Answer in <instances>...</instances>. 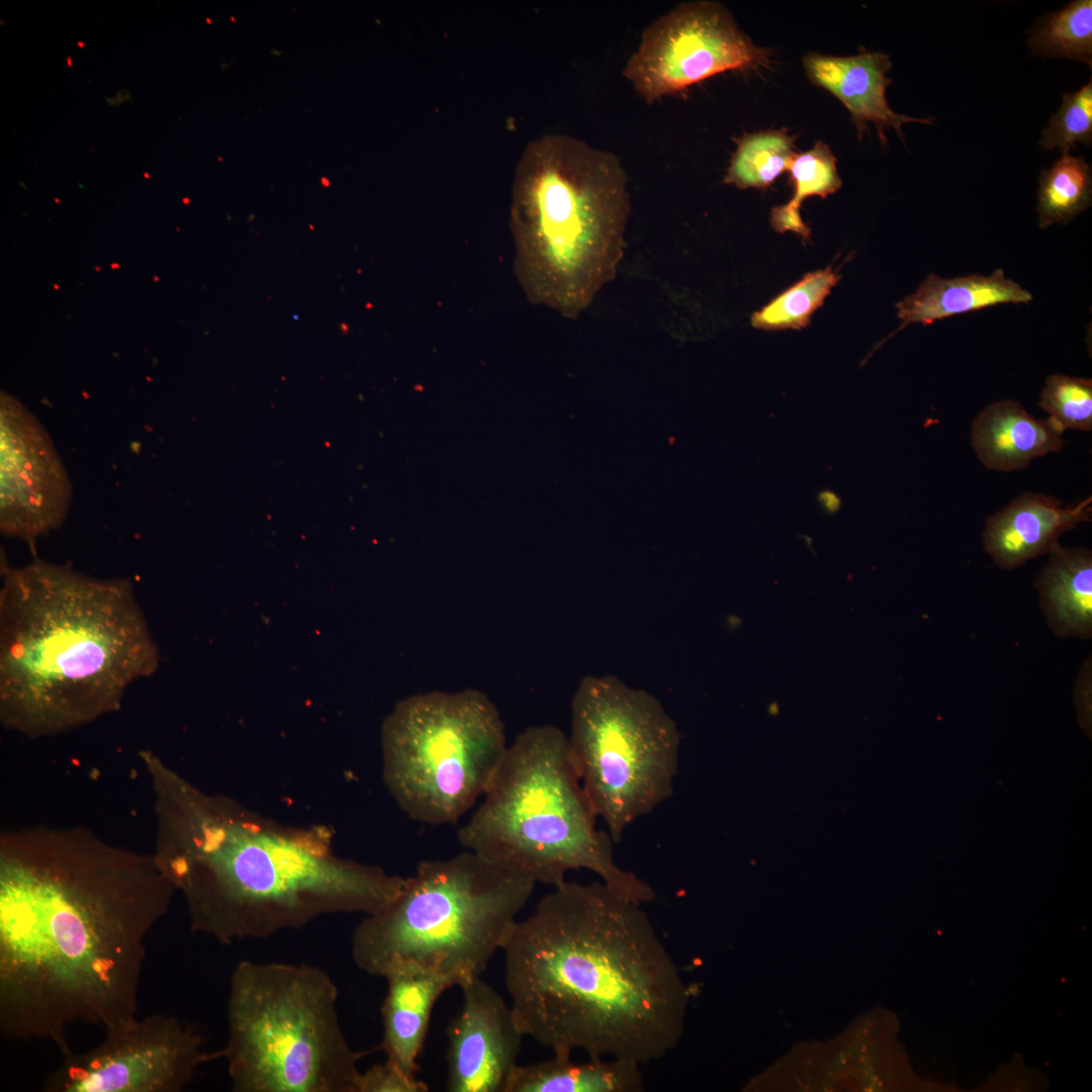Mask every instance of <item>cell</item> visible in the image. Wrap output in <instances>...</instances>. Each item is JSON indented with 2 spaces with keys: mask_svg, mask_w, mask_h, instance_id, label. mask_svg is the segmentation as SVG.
I'll use <instances>...</instances> for the list:
<instances>
[{
  "mask_svg": "<svg viewBox=\"0 0 1092 1092\" xmlns=\"http://www.w3.org/2000/svg\"><path fill=\"white\" fill-rule=\"evenodd\" d=\"M176 893L153 853L83 827L0 836V1031L63 1057L76 1023L135 1015L146 940Z\"/></svg>",
  "mask_w": 1092,
  "mask_h": 1092,
  "instance_id": "cell-1",
  "label": "cell"
},
{
  "mask_svg": "<svg viewBox=\"0 0 1092 1092\" xmlns=\"http://www.w3.org/2000/svg\"><path fill=\"white\" fill-rule=\"evenodd\" d=\"M512 1009L554 1056L646 1065L677 1044L689 991L641 904L602 881H564L503 949Z\"/></svg>",
  "mask_w": 1092,
  "mask_h": 1092,
  "instance_id": "cell-2",
  "label": "cell"
},
{
  "mask_svg": "<svg viewBox=\"0 0 1092 1092\" xmlns=\"http://www.w3.org/2000/svg\"><path fill=\"white\" fill-rule=\"evenodd\" d=\"M154 858L186 902L193 932L220 943L301 928L322 916L373 914L405 878L338 856L329 831L293 827L204 792L151 750Z\"/></svg>",
  "mask_w": 1092,
  "mask_h": 1092,
  "instance_id": "cell-3",
  "label": "cell"
},
{
  "mask_svg": "<svg viewBox=\"0 0 1092 1092\" xmlns=\"http://www.w3.org/2000/svg\"><path fill=\"white\" fill-rule=\"evenodd\" d=\"M0 589V720L29 738L119 709L156 672L159 649L132 585L41 560L5 567Z\"/></svg>",
  "mask_w": 1092,
  "mask_h": 1092,
  "instance_id": "cell-4",
  "label": "cell"
},
{
  "mask_svg": "<svg viewBox=\"0 0 1092 1092\" xmlns=\"http://www.w3.org/2000/svg\"><path fill=\"white\" fill-rule=\"evenodd\" d=\"M630 210L615 154L564 133L528 143L510 209L514 272L527 299L578 318L616 276Z\"/></svg>",
  "mask_w": 1092,
  "mask_h": 1092,
  "instance_id": "cell-5",
  "label": "cell"
},
{
  "mask_svg": "<svg viewBox=\"0 0 1092 1092\" xmlns=\"http://www.w3.org/2000/svg\"><path fill=\"white\" fill-rule=\"evenodd\" d=\"M483 799L458 830L460 845L536 884L558 886L568 872L587 870L621 896L652 901L651 886L619 867L609 833L581 786L568 737L534 726L508 746Z\"/></svg>",
  "mask_w": 1092,
  "mask_h": 1092,
  "instance_id": "cell-6",
  "label": "cell"
},
{
  "mask_svg": "<svg viewBox=\"0 0 1092 1092\" xmlns=\"http://www.w3.org/2000/svg\"><path fill=\"white\" fill-rule=\"evenodd\" d=\"M535 886L465 849L421 861L398 896L357 925L352 959L361 971L384 979L406 971L454 976L460 983L480 977Z\"/></svg>",
  "mask_w": 1092,
  "mask_h": 1092,
  "instance_id": "cell-7",
  "label": "cell"
},
{
  "mask_svg": "<svg viewBox=\"0 0 1092 1092\" xmlns=\"http://www.w3.org/2000/svg\"><path fill=\"white\" fill-rule=\"evenodd\" d=\"M338 988L306 964L241 961L228 997L225 1061L235 1092H359L361 1059L342 1029Z\"/></svg>",
  "mask_w": 1092,
  "mask_h": 1092,
  "instance_id": "cell-8",
  "label": "cell"
},
{
  "mask_svg": "<svg viewBox=\"0 0 1092 1092\" xmlns=\"http://www.w3.org/2000/svg\"><path fill=\"white\" fill-rule=\"evenodd\" d=\"M507 748L500 714L482 692L411 696L383 722V781L411 819L455 823L483 796Z\"/></svg>",
  "mask_w": 1092,
  "mask_h": 1092,
  "instance_id": "cell-9",
  "label": "cell"
},
{
  "mask_svg": "<svg viewBox=\"0 0 1092 1092\" xmlns=\"http://www.w3.org/2000/svg\"><path fill=\"white\" fill-rule=\"evenodd\" d=\"M568 742L581 786L614 842L672 796L680 733L648 692L616 676L582 678Z\"/></svg>",
  "mask_w": 1092,
  "mask_h": 1092,
  "instance_id": "cell-10",
  "label": "cell"
},
{
  "mask_svg": "<svg viewBox=\"0 0 1092 1092\" xmlns=\"http://www.w3.org/2000/svg\"><path fill=\"white\" fill-rule=\"evenodd\" d=\"M212 1060L201 1036L177 1017L122 1018L103 1040L63 1057L43 1085L48 1092H180Z\"/></svg>",
  "mask_w": 1092,
  "mask_h": 1092,
  "instance_id": "cell-11",
  "label": "cell"
},
{
  "mask_svg": "<svg viewBox=\"0 0 1092 1092\" xmlns=\"http://www.w3.org/2000/svg\"><path fill=\"white\" fill-rule=\"evenodd\" d=\"M768 61L769 51L754 44L723 5L689 1L644 29L623 76L651 104L717 74Z\"/></svg>",
  "mask_w": 1092,
  "mask_h": 1092,
  "instance_id": "cell-12",
  "label": "cell"
},
{
  "mask_svg": "<svg viewBox=\"0 0 1092 1092\" xmlns=\"http://www.w3.org/2000/svg\"><path fill=\"white\" fill-rule=\"evenodd\" d=\"M0 452L1 531L32 542L62 524L71 484L46 430L8 396L1 398Z\"/></svg>",
  "mask_w": 1092,
  "mask_h": 1092,
  "instance_id": "cell-13",
  "label": "cell"
},
{
  "mask_svg": "<svg viewBox=\"0 0 1092 1092\" xmlns=\"http://www.w3.org/2000/svg\"><path fill=\"white\" fill-rule=\"evenodd\" d=\"M460 1013L447 1026L450 1092H506L525 1036L512 1006L480 977L463 980Z\"/></svg>",
  "mask_w": 1092,
  "mask_h": 1092,
  "instance_id": "cell-14",
  "label": "cell"
},
{
  "mask_svg": "<svg viewBox=\"0 0 1092 1092\" xmlns=\"http://www.w3.org/2000/svg\"><path fill=\"white\" fill-rule=\"evenodd\" d=\"M1091 517V496L1064 507L1054 496L1025 491L987 519L984 548L999 567L1014 569L1049 554L1064 533Z\"/></svg>",
  "mask_w": 1092,
  "mask_h": 1092,
  "instance_id": "cell-15",
  "label": "cell"
},
{
  "mask_svg": "<svg viewBox=\"0 0 1092 1092\" xmlns=\"http://www.w3.org/2000/svg\"><path fill=\"white\" fill-rule=\"evenodd\" d=\"M803 65L808 79L834 95L850 112L859 139L866 130L870 131L869 121L876 125L884 147L888 145L885 129L894 128L904 141V123L930 125L934 121L933 117L916 118L897 113L890 107L886 90L893 82L887 77L892 63L882 52H868L861 48L857 55L850 57L810 53L804 57Z\"/></svg>",
  "mask_w": 1092,
  "mask_h": 1092,
  "instance_id": "cell-16",
  "label": "cell"
},
{
  "mask_svg": "<svg viewBox=\"0 0 1092 1092\" xmlns=\"http://www.w3.org/2000/svg\"><path fill=\"white\" fill-rule=\"evenodd\" d=\"M1065 431L1051 419H1037L1011 399L986 406L972 424L971 442L988 469L1013 471L1065 445Z\"/></svg>",
  "mask_w": 1092,
  "mask_h": 1092,
  "instance_id": "cell-17",
  "label": "cell"
},
{
  "mask_svg": "<svg viewBox=\"0 0 1092 1092\" xmlns=\"http://www.w3.org/2000/svg\"><path fill=\"white\" fill-rule=\"evenodd\" d=\"M387 992L381 1007L383 1037L379 1049L386 1060L404 1073L416 1076L432 1009L449 988L458 986L457 977L422 971H406L385 978Z\"/></svg>",
  "mask_w": 1092,
  "mask_h": 1092,
  "instance_id": "cell-18",
  "label": "cell"
},
{
  "mask_svg": "<svg viewBox=\"0 0 1092 1092\" xmlns=\"http://www.w3.org/2000/svg\"><path fill=\"white\" fill-rule=\"evenodd\" d=\"M1032 294L1007 278L1002 269L991 275L942 278L930 273L916 291L895 304L900 327L930 325L944 317L1003 303H1029Z\"/></svg>",
  "mask_w": 1092,
  "mask_h": 1092,
  "instance_id": "cell-19",
  "label": "cell"
},
{
  "mask_svg": "<svg viewBox=\"0 0 1092 1092\" xmlns=\"http://www.w3.org/2000/svg\"><path fill=\"white\" fill-rule=\"evenodd\" d=\"M1034 586L1039 608L1059 637H1092V552L1057 545Z\"/></svg>",
  "mask_w": 1092,
  "mask_h": 1092,
  "instance_id": "cell-20",
  "label": "cell"
},
{
  "mask_svg": "<svg viewBox=\"0 0 1092 1092\" xmlns=\"http://www.w3.org/2000/svg\"><path fill=\"white\" fill-rule=\"evenodd\" d=\"M644 1080L640 1065L620 1060L590 1058L575 1063L570 1057L528 1066L517 1065L506 1092H641Z\"/></svg>",
  "mask_w": 1092,
  "mask_h": 1092,
  "instance_id": "cell-21",
  "label": "cell"
},
{
  "mask_svg": "<svg viewBox=\"0 0 1092 1092\" xmlns=\"http://www.w3.org/2000/svg\"><path fill=\"white\" fill-rule=\"evenodd\" d=\"M789 171L794 195L786 204L771 209L770 225L778 233L793 232L808 240L811 231L800 215L801 204L813 195L826 198L841 187L836 158L825 143L818 141L811 150L796 155Z\"/></svg>",
  "mask_w": 1092,
  "mask_h": 1092,
  "instance_id": "cell-22",
  "label": "cell"
},
{
  "mask_svg": "<svg viewBox=\"0 0 1092 1092\" xmlns=\"http://www.w3.org/2000/svg\"><path fill=\"white\" fill-rule=\"evenodd\" d=\"M1091 202V166L1083 157L1063 152L1049 170L1041 171L1036 206L1041 229L1069 222L1089 208Z\"/></svg>",
  "mask_w": 1092,
  "mask_h": 1092,
  "instance_id": "cell-23",
  "label": "cell"
},
{
  "mask_svg": "<svg viewBox=\"0 0 1092 1092\" xmlns=\"http://www.w3.org/2000/svg\"><path fill=\"white\" fill-rule=\"evenodd\" d=\"M795 135L788 129L744 133L735 140L737 148L726 170L723 183L740 189L766 188L790 166L798 154Z\"/></svg>",
  "mask_w": 1092,
  "mask_h": 1092,
  "instance_id": "cell-24",
  "label": "cell"
},
{
  "mask_svg": "<svg viewBox=\"0 0 1092 1092\" xmlns=\"http://www.w3.org/2000/svg\"><path fill=\"white\" fill-rule=\"evenodd\" d=\"M1032 55L1064 58L1092 68V1L1075 0L1044 14L1029 30Z\"/></svg>",
  "mask_w": 1092,
  "mask_h": 1092,
  "instance_id": "cell-25",
  "label": "cell"
},
{
  "mask_svg": "<svg viewBox=\"0 0 1092 1092\" xmlns=\"http://www.w3.org/2000/svg\"><path fill=\"white\" fill-rule=\"evenodd\" d=\"M841 276L831 267L806 274L800 281L751 315V325L764 331L800 330L810 324Z\"/></svg>",
  "mask_w": 1092,
  "mask_h": 1092,
  "instance_id": "cell-26",
  "label": "cell"
},
{
  "mask_svg": "<svg viewBox=\"0 0 1092 1092\" xmlns=\"http://www.w3.org/2000/svg\"><path fill=\"white\" fill-rule=\"evenodd\" d=\"M1038 406L1064 431L1092 430V379L1052 374L1046 377Z\"/></svg>",
  "mask_w": 1092,
  "mask_h": 1092,
  "instance_id": "cell-27",
  "label": "cell"
},
{
  "mask_svg": "<svg viewBox=\"0 0 1092 1092\" xmlns=\"http://www.w3.org/2000/svg\"><path fill=\"white\" fill-rule=\"evenodd\" d=\"M1076 143H1092V80L1074 93L1063 94L1059 110L1050 118L1039 145L1044 150L1063 152L1076 149Z\"/></svg>",
  "mask_w": 1092,
  "mask_h": 1092,
  "instance_id": "cell-28",
  "label": "cell"
},
{
  "mask_svg": "<svg viewBox=\"0 0 1092 1092\" xmlns=\"http://www.w3.org/2000/svg\"><path fill=\"white\" fill-rule=\"evenodd\" d=\"M429 1086L385 1061L362 1072L359 1092H427Z\"/></svg>",
  "mask_w": 1092,
  "mask_h": 1092,
  "instance_id": "cell-29",
  "label": "cell"
},
{
  "mask_svg": "<svg viewBox=\"0 0 1092 1092\" xmlns=\"http://www.w3.org/2000/svg\"><path fill=\"white\" fill-rule=\"evenodd\" d=\"M824 508L828 511L834 512L839 506V499L831 492L822 493L820 496Z\"/></svg>",
  "mask_w": 1092,
  "mask_h": 1092,
  "instance_id": "cell-30",
  "label": "cell"
},
{
  "mask_svg": "<svg viewBox=\"0 0 1092 1092\" xmlns=\"http://www.w3.org/2000/svg\"><path fill=\"white\" fill-rule=\"evenodd\" d=\"M78 46H79V47H81V48H83V47H84V43H83V42H81V41H79V42H78Z\"/></svg>",
  "mask_w": 1092,
  "mask_h": 1092,
  "instance_id": "cell-31",
  "label": "cell"
},
{
  "mask_svg": "<svg viewBox=\"0 0 1092 1092\" xmlns=\"http://www.w3.org/2000/svg\"><path fill=\"white\" fill-rule=\"evenodd\" d=\"M68 65H70V67L72 66V65H71V59H70V58H68Z\"/></svg>",
  "mask_w": 1092,
  "mask_h": 1092,
  "instance_id": "cell-32",
  "label": "cell"
}]
</instances>
